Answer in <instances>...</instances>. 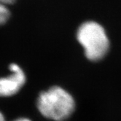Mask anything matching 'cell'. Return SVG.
<instances>
[{
    "label": "cell",
    "mask_w": 121,
    "mask_h": 121,
    "mask_svg": "<svg viewBox=\"0 0 121 121\" xmlns=\"http://www.w3.org/2000/svg\"><path fill=\"white\" fill-rule=\"evenodd\" d=\"M15 0H0V26L4 24L10 16L7 5L13 4Z\"/></svg>",
    "instance_id": "277c9868"
},
{
    "label": "cell",
    "mask_w": 121,
    "mask_h": 121,
    "mask_svg": "<svg viewBox=\"0 0 121 121\" xmlns=\"http://www.w3.org/2000/svg\"><path fill=\"white\" fill-rule=\"evenodd\" d=\"M11 74L0 77V97L12 96L18 93L26 82V75L22 69L16 64L10 65Z\"/></svg>",
    "instance_id": "3957f363"
},
{
    "label": "cell",
    "mask_w": 121,
    "mask_h": 121,
    "mask_svg": "<svg viewBox=\"0 0 121 121\" xmlns=\"http://www.w3.org/2000/svg\"><path fill=\"white\" fill-rule=\"evenodd\" d=\"M75 101L72 95L59 86H53L39 93L37 101L39 112L45 117L64 121L74 112Z\"/></svg>",
    "instance_id": "6da1fadb"
},
{
    "label": "cell",
    "mask_w": 121,
    "mask_h": 121,
    "mask_svg": "<svg viewBox=\"0 0 121 121\" xmlns=\"http://www.w3.org/2000/svg\"><path fill=\"white\" fill-rule=\"evenodd\" d=\"M77 40L85 50L88 59L97 61L107 53L109 42L105 30L101 26L94 21L82 23L77 34Z\"/></svg>",
    "instance_id": "7a4b0ae2"
},
{
    "label": "cell",
    "mask_w": 121,
    "mask_h": 121,
    "mask_svg": "<svg viewBox=\"0 0 121 121\" xmlns=\"http://www.w3.org/2000/svg\"><path fill=\"white\" fill-rule=\"evenodd\" d=\"M13 121H31V120L27 117H19V118H17Z\"/></svg>",
    "instance_id": "5b68a950"
},
{
    "label": "cell",
    "mask_w": 121,
    "mask_h": 121,
    "mask_svg": "<svg viewBox=\"0 0 121 121\" xmlns=\"http://www.w3.org/2000/svg\"><path fill=\"white\" fill-rule=\"evenodd\" d=\"M0 121H6L5 117L1 111H0Z\"/></svg>",
    "instance_id": "8992f818"
}]
</instances>
